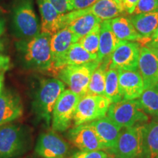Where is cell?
Returning <instances> with one entry per match:
<instances>
[{"instance_id": "obj_3", "label": "cell", "mask_w": 158, "mask_h": 158, "mask_svg": "<svg viewBox=\"0 0 158 158\" xmlns=\"http://www.w3.org/2000/svg\"><path fill=\"white\" fill-rule=\"evenodd\" d=\"M12 26L17 37L23 40L32 38L41 32L32 0H15L12 14Z\"/></svg>"}, {"instance_id": "obj_38", "label": "cell", "mask_w": 158, "mask_h": 158, "mask_svg": "<svg viewBox=\"0 0 158 158\" xmlns=\"http://www.w3.org/2000/svg\"><path fill=\"white\" fill-rule=\"evenodd\" d=\"M149 48L152 51V52L156 55V56L158 57V48H154V47H150V48Z\"/></svg>"}, {"instance_id": "obj_20", "label": "cell", "mask_w": 158, "mask_h": 158, "mask_svg": "<svg viewBox=\"0 0 158 158\" xmlns=\"http://www.w3.org/2000/svg\"><path fill=\"white\" fill-rule=\"evenodd\" d=\"M83 14L91 13L101 21L111 20L122 16L124 11L123 6L116 3L114 0H98L88 8L81 10Z\"/></svg>"}, {"instance_id": "obj_37", "label": "cell", "mask_w": 158, "mask_h": 158, "mask_svg": "<svg viewBox=\"0 0 158 158\" xmlns=\"http://www.w3.org/2000/svg\"><path fill=\"white\" fill-rule=\"evenodd\" d=\"M151 39L152 40H158V27H157V29L155 30V32H154V34L152 35Z\"/></svg>"}, {"instance_id": "obj_21", "label": "cell", "mask_w": 158, "mask_h": 158, "mask_svg": "<svg viewBox=\"0 0 158 158\" xmlns=\"http://www.w3.org/2000/svg\"><path fill=\"white\" fill-rule=\"evenodd\" d=\"M129 19L142 37L151 38L158 27V10L132 15Z\"/></svg>"}, {"instance_id": "obj_5", "label": "cell", "mask_w": 158, "mask_h": 158, "mask_svg": "<svg viewBox=\"0 0 158 158\" xmlns=\"http://www.w3.org/2000/svg\"><path fill=\"white\" fill-rule=\"evenodd\" d=\"M100 64L97 60L84 64L68 65L59 71L57 76L73 92L81 98L87 94L91 77Z\"/></svg>"}, {"instance_id": "obj_6", "label": "cell", "mask_w": 158, "mask_h": 158, "mask_svg": "<svg viewBox=\"0 0 158 158\" xmlns=\"http://www.w3.org/2000/svg\"><path fill=\"white\" fill-rule=\"evenodd\" d=\"M110 104L106 96L86 94L81 97L73 116L75 127L105 117Z\"/></svg>"}, {"instance_id": "obj_13", "label": "cell", "mask_w": 158, "mask_h": 158, "mask_svg": "<svg viewBox=\"0 0 158 158\" xmlns=\"http://www.w3.org/2000/svg\"><path fill=\"white\" fill-rule=\"evenodd\" d=\"M71 143L81 151H96L105 149L95 131L88 124H81L71 129L68 133Z\"/></svg>"}, {"instance_id": "obj_2", "label": "cell", "mask_w": 158, "mask_h": 158, "mask_svg": "<svg viewBox=\"0 0 158 158\" xmlns=\"http://www.w3.org/2000/svg\"><path fill=\"white\" fill-rule=\"evenodd\" d=\"M65 90L64 84L56 78L43 79L32 103L34 112L40 119L49 125L54 106L59 97Z\"/></svg>"}, {"instance_id": "obj_18", "label": "cell", "mask_w": 158, "mask_h": 158, "mask_svg": "<svg viewBox=\"0 0 158 158\" xmlns=\"http://www.w3.org/2000/svg\"><path fill=\"white\" fill-rule=\"evenodd\" d=\"M41 15V32L53 35L62 29V14L56 10L48 0H37Z\"/></svg>"}, {"instance_id": "obj_35", "label": "cell", "mask_w": 158, "mask_h": 158, "mask_svg": "<svg viewBox=\"0 0 158 158\" xmlns=\"http://www.w3.org/2000/svg\"><path fill=\"white\" fill-rule=\"evenodd\" d=\"M147 48H150V47H154V48H158V40H151L149 43L145 45V46Z\"/></svg>"}, {"instance_id": "obj_10", "label": "cell", "mask_w": 158, "mask_h": 158, "mask_svg": "<svg viewBox=\"0 0 158 158\" xmlns=\"http://www.w3.org/2000/svg\"><path fill=\"white\" fill-rule=\"evenodd\" d=\"M141 45L137 42L120 40L111 54L109 68L117 70H138Z\"/></svg>"}, {"instance_id": "obj_7", "label": "cell", "mask_w": 158, "mask_h": 158, "mask_svg": "<svg viewBox=\"0 0 158 158\" xmlns=\"http://www.w3.org/2000/svg\"><path fill=\"white\" fill-rule=\"evenodd\" d=\"M144 125L138 124L124 128L118 135L115 149L112 153L116 158H143Z\"/></svg>"}, {"instance_id": "obj_42", "label": "cell", "mask_w": 158, "mask_h": 158, "mask_svg": "<svg viewBox=\"0 0 158 158\" xmlns=\"http://www.w3.org/2000/svg\"><path fill=\"white\" fill-rule=\"evenodd\" d=\"M156 120H157V122H158V115L156 116Z\"/></svg>"}, {"instance_id": "obj_19", "label": "cell", "mask_w": 158, "mask_h": 158, "mask_svg": "<svg viewBox=\"0 0 158 158\" xmlns=\"http://www.w3.org/2000/svg\"><path fill=\"white\" fill-rule=\"evenodd\" d=\"M120 40L114 35L110 20L102 21L100 23V43L98 53V61H110V56L119 44Z\"/></svg>"}, {"instance_id": "obj_41", "label": "cell", "mask_w": 158, "mask_h": 158, "mask_svg": "<svg viewBox=\"0 0 158 158\" xmlns=\"http://www.w3.org/2000/svg\"><path fill=\"white\" fill-rule=\"evenodd\" d=\"M114 1H115L116 3L119 4L121 5H122V2H123V0H114Z\"/></svg>"}, {"instance_id": "obj_11", "label": "cell", "mask_w": 158, "mask_h": 158, "mask_svg": "<svg viewBox=\"0 0 158 158\" xmlns=\"http://www.w3.org/2000/svg\"><path fill=\"white\" fill-rule=\"evenodd\" d=\"M78 42L73 32L68 27H64L51 36V51L53 59L54 75L64 68V59L73 43Z\"/></svg>"}, {"instance_id": "obj_4", "label": "cell", "mask_w": 158, "mask_h": 158, "mask_svg": "<svg viewBox=\"0 0 158 158\" xmlns=\"http://www.w3.org/2000/svg\"><path fill=\"white\" fill-rule=\"evenodd\" d=\"M107 117L121 128H127L148 121L147 113L138 99L122 100L110 105Z\"/></svg>"}, {"instance_id": "obj_40", "label": "cell", "mask_w": 158, "mask_h": 158, "mask_svg": "<svg viewBox=\"0 0 158 158\" xmlns=\"http://www.w3.org/2000/svg\"><path fill=\"white\" fill-rule=\"evenodd\" d=\"M3 49H4V45H3L2 42V41L0 40V51H3Z\"/></svg>"}, {"instance_id": "obj_32", "label": "cell", "mask_w": 158, "mask_h": 158, "mask_svg": "<svg viewBox=\"0 0 158 158\" xmlns=\"http://www.w3.org/2000/svg\"><path fill=\"white\" fill-rule=\"evenodd\" d=\"M98 1V0H71L73 10L88 8Z\"/></svg>"}, {"instance_id": "obj_8", "label": "cell", "mask_w": 158, "mask_h": 158, "mask_svg": "<svg viewBox=\"0 0 158 158\" xmlns=\"http://www.w3.org/2000/svg\"><path fill=\"white\" fill-rule=\"evenodd\" d=\"M80 98V96L70 89H65L62 92L57 100L53 110V130L64 132L70 127Z\"/></svg>"}, {"instance_id": "obj_29", "label": "cell", "mask_w": 158, "mask_h": 158, "mask_svg": "<svg viewBox=\"0 0 158 158\" xmlns=\"http://www.w3.org/2000/svg\"><path fill=\"white\" fill-rule=\"evenodd\" d=\"M158 10V0H139L133 15Z\"/></svg>"}, {"instance_id": "obj_22", "label": "cell", "mask_w": 158, "mask_h": 158, "mask_svg": "<svg viewBox=\"0 0 158 158\" xmlns=\"http://www.w3.org/2000/svg\"><path fill=\"white\" fill-rule=\"evenodd\" d=\"M110 22L114 35L119 40L138 42L143 38L136 31L129 18L122 15L110 20Z\"/></svg>"}, {"instance_id": "obj_1", "label": "cell", "mask_w": 158, "mask_h": 158, "mask_svg": "<svg viewBox=\"0 0 158 158\" xmlns=\"http://www.w3.org/2000/svg\"><path fill=\"white\" fill-rule=\"evenodd\" d=\"M51 36L48 33L40 32L32 38L23 40L17 43L23 64L29 69L54 74L51 51Z\"/></svg>"}, {"instance_id": "obj_28", "label": "cell", "mask_w": 158, "mask_h": 158, "mask_svg": "<svg viewBox=\"0 0 158 158\" xmlns=\"http://www.w3.org/2000/svg\"><path fill=\"white\" fill-rule=\"evenodd\" d=\"M100 23L97 24L89 33L81 37L78 41V43L85 50H86L92 54L98 55V53L100 35Z\"/></svg>"}, {"instance_id": "obj_33", "label": "cell", "mask_w": 158, "mask_h": 158, "mask_svg": "<svg viewBox=\"0 0 158 158\" xmlns=\"http://www.w3.org/2000/svg\"><path fill=\"white\" fill-rule=\"evenodd\" d=\"M139 0H123L122 6L124 11L129 15H133Z\"/></svg>"}, {"instance_id": "obj_24", "label": "cell", "mask_w": 158, "mask_h": 158, "mask_svg": "<svg viewBox=\"0 0 158 158\" xmlns=\"http://www.w3.org/2000/svg\"><path fill=\"white\" fill-rule=\"evenodd\" d=\"M97 60L98 55L90 54L77 42L73 43L69 48L64 59V67L87 64Z\"/></svg>"}, {"instance_id": "obj_31", "label": "cell", "mask_w": 158, "mask_h": 158, "mask_svg": "<svg viewBox=\"0 0 158 158\" xmlns=\"http://www.w3.org/2000/svg\"><path fill=\"white\" fill-rule=\"evenodd\" d=\"M70 158H108V155L102 150L96 151H81L76 153Z\"/></svg>"}, {"instance_id": "obj_15", "label": "cell", "mask_w": 158, "mask_h": 158, "mask_svg": "<svg viewBox=\"0 0 158 158\" xmlns=\"http://www.w3.org/2000/svg\"><path fill=\"white\" fill-rule=\"evenodd\" d=\"M88 124L95 131L104 149H109L113 152L122 128L107 116L91 122Z\"/></svg>"}, {"instance_id": "obj_14", "label": "cell", "mask_w": 158, "mask_h": 158, "mask_svg": "<svg viewBox=\"0 0 158 158\" xmlns=\"http://www.w3.org/2000/svg\"><path fill=\"white\" fill-rule=\"evenodd\" d=\"M118 70L119 89L123 100H136L144 91L141 75L138 70Z\"/></svg>"}, {"instance_id": "obj_43", "label": "cell", "mask_w": 158, "mask_h": 158, "mask_svg": "<svg viewBox=\"0 0 158 158\" xmlns=\"http://www.w3.org/2000/svg\"><path fill=\"white\" fill-rule=\"evenodd\" d=\"M155 158H158V155H157V157H156Z\"/></svg>"}, {"instance_id": "obj_39", "label": "cell", "mask_w": 158, "mask_h": 158, "mask_svg": "<svg viewBox=\"0 0 158 158\" xmlns=\"http://www.w3.org/2000/svg\"><path fill=\"white\" fill-rule=\"evenodd\" d=\"M2 81H3L2 76H0V92H2Z\"/></svg>"}, {"instance_id": "obj_26", "label": "cell", "mask_w": 158, "mask_h": 158, "mask_svg": "<svg viewBox=\"0 0 158 158\" xmlns=\"http://www.w3.org/2000/svg\"><path fill=\"white\" fill-rule=\"evenodd\" d=\"M105 96L110 100L111 103L118 102L123 100L120 92L118 84V70L117 69L108 68L106 75Z\"/></svg>"}, {"instance_id": "obj_17", "label": "cell", "mask_w": 158, "mask_h": 158, "mask_svg": "<svg viewBox=\"0 0 158 158\" xmlns=\"http://www.w3.org/2000/svg\"><path fill=\"white\" fill-rule=\"evenodd\" d=\"M23 114V105L17 94L5 90L0 92V127L14 121Z\"/></svg>"}, {"instance_id": "obj_44", "label": "cell", "mask_w": 158, "mask_h": 158, "mask_svg": "<svg viewBox=\"0 0 158 158\" xmlns=\"http://www.w3.org/2000/svg\"><path fill=\"white\" fill-rule=\"evenodd\" d=\"M108 158H112V157H108Z\"/></svg>"}, {"instance_id": "obj_25", "label": "cell", "mask_w": 158, "mask_h": 158, "mask_svg": "<svg viewBox=\"0 0 158 158\" xmlns=\"http://www.w3.org/2000/svg\"><path fill=\"white\" fill-rule=\"evenodd\" d=\"M109 64L110 61H103L94 71L91 77L86 94L105 96L106 75Z\"/></svg>"}, {"instance_id": "obj_36", "label": "cell", "mask_w": 158, "mask_h": 158, "mask_svg": "<svg viewBox=\"0 0 158 158\" xmlns=\"http://www.w3.org/2000/svg\"><path fill=\"white\" fill-rule=\"evenodd\" d=\"M5 22H4L3 20L0 18V36H2V35H3V33L5 32Z\"/></svg>"}, {"instance_id": "obj_34", "label": "cell", "mask_w": 158, "mask_h": 158, "mask_svg": "<svg viewBox=\"0 0 158 158\" xmlns=\"http://www.w3.org/2000/svg\"><path fill=\"white\" fill-rule=\"evenodd\" d=\"M10 66V58L7 56L0 54V72L5 71Z\"/></svg>"}, {"instance_id": "obj_30", "label": "cell", "mask_w": 158, "mask_h": 158, "mask_svg": "<svg viewBox=\"0 0 158 158\" xmlns=\"http://www.w3.org/2000/svg\"><path fill=\"white\" fill-rule=\"evenodd\" d=\"M60 14H66L73 11L71 0H48Z\"/></svg>"}, {"instance_id": "obj_12", "label": "cell", "mask_w": 158, "mask_h": 158, "mask_svg": "<svg viewBox=\"0 0 158 158\" xmlns=\"http://www.w3.org/2000/svg\"><path fill=\"white\" fill-rule=\"evenodd\" d=\"M68 149V143L54 131L41 134L35 146V152L43 158H64Z\"/></svg>"}, {"instance_id": "obj_16", "label": "cell", "mask_w": 158, "mask_h": 158, "mask_svg": "<svg viewBox=\"0 0 158 158\" xmlns=\"http://www.w3.org/2000/svg\"><path fill=\"white\" fill-rule=\"evenodd\" d=\"M138 69L144 89L158 84V57L147 47L141 48Z\"/></svg>"}, {"instance_id": "obj_9", "label": "cell", "mask_w": 158, "mask_h": 158, "mask_svg": "<svg viewBox=\"0 0 158 158\" xmlns=\"http://www.w3.org/2000/svg\"><path fill=\"white\" fill-rule=\"evenodd\" d=\"M27 135L22 127L15 124L0 127V158H13L24 152Z\"/></svg>"}, {"instance_id": "obj_23", "label": "cell", "mask_w": 158, "mask_h": 158, "mask_svg": "<svg viewBox=\"0 0 158 158\" xmlns=\"http://www.w3.org/2000/svg\"><path fill=\"white\" fill-rule=\"evenodd\" d=\"M144 157L155 158L158 155V122L144 124Z\"/></svg>"}, {"instance_id": "obj_27", "label": "cell", "mask_w": 158, "mask_h": 158, "mask_svg": "<svg viewBox=\"0 0 158 158\" xmlns=\"http://www.w3.org/2000/svg\"><path fill=\"white\" fill-rule=\"evenodd\" d=\"M142 108L146 113L152 116L158 115V84L145 89L138 98Z\"/></svg>"}]
</instances>
